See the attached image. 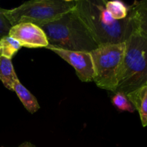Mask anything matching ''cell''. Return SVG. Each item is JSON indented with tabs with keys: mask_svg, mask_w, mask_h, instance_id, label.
Instances as JSON below:
<instances>
[{
	"mask_svg": "<svg viewBox=\"0 0 147 147\" xmlns=\"http://www.w3.org/2000/svg\"><path fill=\"white\" fill-rule=\"evenodd\" d=\"M13 91L15 92L23 106L30 113H34L40 109V106L35 96L32 94L30 90H27L20 83V80L16 82L14 84L13 87Z\"/></svg>",
	"mask_w": 147,
	"mask_h": 147,
	"instance_id": "obj_10",
	"label": "cell"
},
{
	"mask_svg": "<svg viewBox=\"0 0 147 147\" xmlns=\"http://www.w3.org/2000/svg\"><path fill=\"white\" fill-rule=\"evenodd\" d=\"M17 147H36V146H34V144L30 143V142H24V143H22V144H20V146Z\"/></svg>",
	"mask_w": 147,
	"mask_h": 147,
	"instance_id": "obj_16",
	"label": "cell"
},
{
	"mask_svg": "<svg viewBox=\"0 0 147 147\" xmlns=\"http://www.w3.org/2000/svg\"><path fill=\"white\" fill-rule=\"evenodd\" d=\"M126 50V42L100 45L90 52L94 68L93 81L98 87L115 92Z\"/></svg>",
	"mask_w": 147,
	"mask_h": 147,
	"instance_id": "obj_5",
	"label": "cell"
},
{
	"mask_svg": "<svg viewBox=\"0 0 147 147\" xmlns=\"http://www.w3.org/2000/svg\"><path fill=\"white\" fill-rule=\"evenodd\" d=\"M146 86H147V82H146Z\"/></svg>",
	"mask_w": 147,
	"mask_h": 147,
	"instance_id": "obj_17",
	"label": "cell"
},
{
	"mask_svg": "<svg viewBox=\"0 0 147 147\" xmlns=\"http://www.w3.org/2000/svg\"><path fill=\"white\" fill-rule=\"evenodd\" d=\"M76 0H33L11 9H4V15L11 26L22 22L40 25L56 20L74 9Z\"/></svg>",
	"mask_w": 147,
	"mask_h": 147,
	"instance_id": "obj_4",
	"label": "cell"
},
{
	"mask_svg": "<svg viewBox=\"0 0 147 147\" xmlns=\"http://www.w3.org/2000/svg\"><path fill=\"white\" fill-rule=\"evenodd\" d=\"M47 49L55 54L73 66L78 78L82 82H92L94 77L93 60L90 53L82 51H72L57 47L47 46Z\"/></svg>",
	"mask_w": 147,
	"mask_h": 147,
	"instance_id": "obj_6",
	"label": "cell"
},
{
	"mask_svg": "<svg viewBox=\"0 0 147 147\" xmlns=\"http://www.w3.org/2000/svg\"><path fill=\"white\" fill-rule=\"evenodd\" d=\"M129 16L133 22L134 32L147 37V0L134 1L129 7Z\"/></svg>",
	"mask_w": 147,
	"mask_h": 147,
	"instance_id": "obj_8",
	"label": "cell"
},
{
	"mask_svg": "<svg viewBox=\"0 0 147 147\" xmlns=\"http://www.w3.org/2000/svg\"><path fill=\"white\" fill-rule=\"evenodd\" d=\"M147 82V37L134 32L126 41V50L114 93L125 95Z\"/></svg>",
	"mask_w": 147,
	"mask_h": 147,
	"instance_id": "obj_3",
	"label": "cell"
},
{
	"mask_svg": "<svg viewBox=\"0 0 147 147\" xmlns=\"http://www.w3.org/2000/svg\"><path fill=\"white\" fill-rule=\"evenodd\" d=\"M21 47L20 43L10 36H4L0 39V56L11 60Z\"/></svg>",
	"mask_w": 147,
	"mask_h": 147,
	"instance_id": "obj_12",
	"label": "cell"
},
{
	"mask_svg": "<svg viewBox=\"0 0 147 147\" xmlns=\"http://www.w3.org/2000/svg\"><path fill=\"white\" fill-rule=\"evenodd\" d=\"M105 3L104 0H76L75 9L98 46L125 42L134 32L131 20L129 15L124 20H114Z\"/></svg>",
	"mask_w": 147,
	"mask_h": 147,
	"instance_id": "obj_1",
	"label": "cell"
},
{
	"mask_svg": "<svg viewBox=\"0 0 147 147\" xmlns=\"http://www.w3.org/2000/svg\"><path fill=\"white\" fill-rule=\"evenodd\" d=\"M134 109L139 112L144 127L147 126V86H142L126 95Z\"/></svg>",
	"mask_w": 147,
	"mask_h": 147,
	"instance_id": "obj_9",
	"label": "cell"
},
{
	"mask_svg": "<svg viewBox=\"0 0 147 147\" xmlns=\"http://www.w3.org/2000/svg\"><path fill=\"white\" fill-rule=\"evenodd\" d=\"M4 9L0 8V39L9 34L10 29L12 26L4 15Z\"/></svg>",
	"mask_w": 147,
	"mask_h": 147,
	"instance_id": "obj_15",
	"label": "cell"
},
{
	"mask_svg": "<svg viewBox=\"0 0 147 147\" xmlns=\"http://www.w3.org/2000/svg\"><path fill=\"white\" fill-rule=\"evenodd\" d=\"M8 35L17 40L22 47L27 48H46L49 45L43 30L38 25L30 22H22L12 26Z\"/></svg>",
	"mask_w": 147,
	"mask_h": 147,
	"instance_id": "obj_7",
	"label": "cell"
},
{
	"mask_svg": "<svg viewBox=\"0 0 147 147\" xmlns=\"http://www.w3.org/2000/svg\"><path fill=\"white\" fill-rule=\"evenodd\" d=\"M105 8L116 20H124L129 15V7H126L124 3L119 0L106 1Z\"/></svg>",
	"mask_w": 147,
	"mask_h": 147,
	"instance_id": "obj_13",
	"label": "cell"
},
{
	"mask_svg": "<svg viewBox=\"0 0 147 147\" xmlns=\"http://www.w3.org/2000/svg\"><path fill=\"white\" fill-rule=\"evenodd\" d=\"M39 27L46 34L48 46L88 53L98 47L75 9Z\"/></svg>",
	"mask_w": 147,
	"mask_h": 147,
	"instance_id": "obj_2",
	"label": "cell"
},
{
	"mask_svg": "<svg viewBox=\"0 0 147 147\" xmlns=\"http://www.w3.org/2000/svg\"><path fill=\"white\" fill-rule=\"evenodd\" d=\"M0 80L10 90H13L14 84L19 80L11 60L2 56H0Z\"/></svg>",
	"mask_w": 147,
	"mask_h": 147,
	"instance_id": "obj_11",
	"label": "cell"
},
{
	"mask_svg": "<svg viewBox=\"0 0 147 147\" xmlns=\"http://www.w3.org/2000/svg\"><path fill=\"white\" fill-rule=\"evenodd\" d=\"M112 102L113 105L121 111L133 113L135 110L134 107L129 100L126 95L122 93H115V95L112 98Z\"/></svg>",
	"mask_w": 147,
	"mask_h": 147,
	"instance_id": "obj_14",
	"label": "cell"
}]
</instances>
